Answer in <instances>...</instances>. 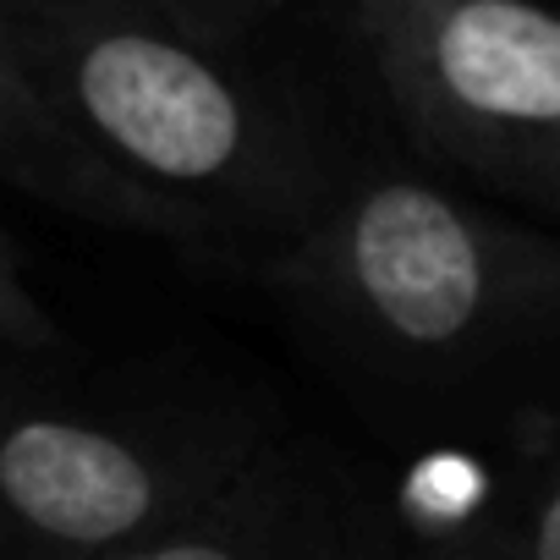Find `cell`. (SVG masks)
I'll return each instance as SVG.
<instances>
[{
    "mask_svg": "<svg viewBox=\"0 0 560 560\" xmlns=\"http://www.w3.org/2000/svg\"><path fill=\"white\" fill-rule=\"evenodd\" d=\"M275 287L347 374L418 407L527 401L560 374V242L412 171L325 192Z\"/></svg>",
    "mask_w": 560,
    "mask_h": 560,
    "instance_id": "6da1fadb",
    "label": "cell"
},
{
    "mask_svg": "<svg viewBox=\"0 0 560 560\" xmlns=\"http://www.w3.org/2000/svg\"><path fill=\"white\" fill-rule=\"evenodd\" d=\"M369 511L242 429L0 401V538L72 560L369 555Z\"/></svg>",
    "mask_w": 560,
    "mask_h": 560,
    "instance_id": "7a4b0ae2",
    "label": "cell"
},
{
    "mask_svg": "<svg viewBox=\"0 0 560 560\" xmlns=\"http://www.w3.org/2000/svg\"><path fill=\"white\" fill-rule=\"evenodd\" d=\"M0 34L110 165L203 231L231 214H308L298 121L187 18L154 0H0Z\"/></svg>",
    "mask_w": 560,
    "mask_h": 560,
    "instance_id": "3957f363",
    "label": "cell"
},
{
    "mask_svg": "<svg viewBox=\"0 0 560 560\" xmlns=\"http://www.w3.org/2000/svg\"><path fill=\"white\" fill-rule=\"evenodd\" d=\"M407 127L445 171L560 214V0H347Z\"/></svg>",
    "mask_w": 560,
    "mask_h": 560,
    "instance_id": "277c9868",
    "label": "cell"
},
{
    "mask_svg": "<svg viewBox=\"0 0 560 560\" xmlns=\"http://www.w3.org/2000/svg\"><path fill=\"white\" fill-rule=\"evenodd\" d=\"M0 182H12L28 198H45L61 214H83L121 231H154V236L203 231L182 203L110 165L50 100V89L23 67L7 34H0Z\"/></svg>",
    "mask_w": 560,
    "mask_h": 560,
    "instance_id": "5b68a950",
    "label": "cell"
},
{
    "mask_svg": "<svg viewBox=\"0 0 560 560\" xmlns=\"http://www.w3.org/2000/svg\"><path fill=\"white\" fill-rule=\"evenodd\" d=\"M462 549L511 555V560H560V440L516 483L505 505H489Z\"/></svg>",
    "mask_w": 560,
    "mask_h": 560,
    "instance_id": "8992f818",
    "label": "cell"
},
{
    "mask_svg": "<svg viewBox=\"0 0 560 560\" xmlns=\"http://www.w3.org/2000/svg\"><path fill=\"white\" fill-rule=\"evenodd\" d=\"M401 511H407L412 527H423V538L462 549L467 533L489 511V478H483V467H472L462 456H434L412 472V483L401 494Z\"/></svg>",
    "mask_w": 560,
    "mask_h": 560,
    "instance_id": "52a82bcc",
    "label": "cell"
},
{
    "mask_svg": "<svg viewBox=\"0 0 560 560\" xmlns=\"http://www.w3.org/2000/svg\"><path fill=\"white\" fill-rule=\"evenodd\" d=\"M0 347H12V352H67L61 325L28 292V280L18 269V247H12L7 231H0Z\"/></svg>",
    "mask_w": 560,
    "mask_h": 560,
    "instance_id": "ba28073f",
    "label": "cell"
}]
</instances>
